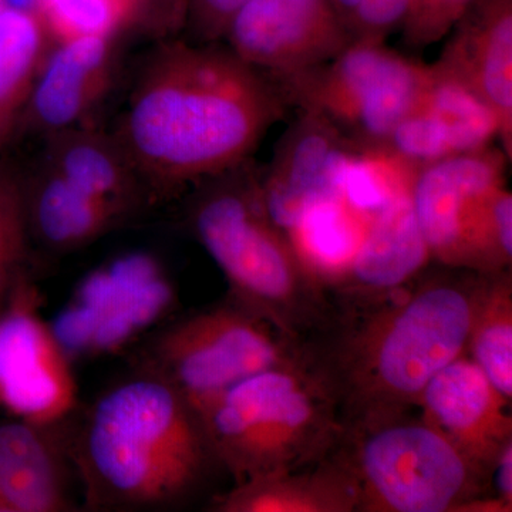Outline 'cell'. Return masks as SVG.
I'll return each mask as SVG.
<instances>
[{
    "label": "cell",
    "instance_id": "4dcf8cb0",
    "mask_svg": "<svg viewBox=\"0 0 512 512\" xmlns=\"http://www.w3.org/2000/svg\"><path fill=\"white\" fill-rule=\"evenodd\" d=\"M249 0H187L184 28L194 43H218Z\"/></svg>",
    "mask_w": 512,
    "mask_h": 512
},
{
    "label": "cell",
    "instance_id": "836d02e7",
    "mask_svg": "<svg viewBox=\"0 0 512 512\" xmlns=\"http://www.w3.org/2000/svg\"><path fill=\"white\" fill-rule=\"evenodd\" d=\"M363 2L365 0H330L339 18L345 23L346 28H348L350 18L355 15L356 10L359 9Z\"/></svg>",
    "mask_w": 512,
    "mask_h": 512
},
{
    "label": "cell",
    "instance_id": "ac0fdd59",
    "mask_svg": "<svg viewBox=\"0 0 512 512\" xmlns=\"http://www.w3.org/2000/svg\"><path fill=\"white\" fill-rule=\"evenodd\" d=\"M43 163L74 187L130 214L150 195L114 134L76 126L45 137Z\"/></svg>",
    "mask_w": 512,
    "mask_h": 512
},
{
    "label": "cell",
    "instance_id": "9c48e42d",
    "mask_svg": "<svg viewBox=\"0 0 512 512\" xmlns=\"http://www.w3.org/2000/svg\"><path fill=\"white\" fill-rule=\"evenodd\" d=\"M39 295L23 278L0 311V410L53 426L76 412L72 367L39 312Z\"/></svg>",
    "mask_w": 512,
    "mask_h": 512
},
{
    "label": "cell",
    "instance_id": "52a82bcc",
    "mask_svg": "<svg viewBox=\"0 0 512 512\" xmlns=\"http://www.w3.org/2000/svg\"><path fill=\"white\" fill-rule=\"evenodd\" d=\"M308 346L228 298L175 320L141 350V372L170 383L194 406L247 377L293 365Z\"/></svg>",
    "mask_w": 512,
    "mask_h": 512
},
{
    "label": "cell",
    "instance_id": "f546056e",
    "mask_svg": "<svg viewBox=\"0 0 512 512\" xmlns=\"http://www.w3.org/2000/svg\"><path fill=\"white\" fill-rule=\"evenodd\" d=\"M473 0H413L402 32L404 45L423 50L444 39Z\"/></svg>",
    "mask_w": 512,
    "mask_h": 512
},
{
    "label": "cell",
    "instance_id": "ffe728a7",
    "mask_svg": "<svg viewBox=\"0 0 512 512\" xmlns=\"http://www.w3.org/2000/svg\"><path fill=\"white\" fill-rule=\"evenodd\" d=\"M214 512H357L355 485L338 457L301 470L256 477L212 498Z\"/></svg>",
    "mask_w": 512,
    "mask_h": 512
},
{
    "label": "cell",
    "instance_id": "7c38bea8",
    "mask_svg": "<svg viewBox=\"0 0 512 512\" xmlns=\"http://www.w3.org/2000/svg\"><path fill=\"white\" fill-rule=\"evenodd\" d=\"M431 424L488 481L512 441L511 400L491 383L467 352L431 377L417 399Z\"/></svg>",
    "mask_w": 512,
    "mask_h": 512
},
{
    "label": "cell",
    "instance_id": "484cf974",
    "mask_svg": "<svg viewBox=\"0 0 512 512\" xmlns=\"http://www.w3.org/2000/svg\"><path fill=\"white\" fill-rule=\"evenodd\" d=\"M512 265V194L501 184L477 201L466 232L467 271L495 272Z\"/></svg>",
    "mask_w": 512,
    "mask_h": 512
},
{
    "label": "cell",
    "instance_id": "4fadbf2b",
    "mask_svg": "<svg viewBox=\"0 0 512 512\" xmlns=\"http://www.w3.org/2000/svg\"><path fill=\"white\" fill-rule=\"evenodd\" d=\"M353 148L316 114L299 110L276 144L271 163L258 170V187L269 218L288 232L306 211L339 197V171Z\"/></svg>",
    "mask_w": 512,
    "mask_h": 512
},
{
    "label": "cell",
    "instance_id": "2e32d148",
    "mask_svg": "<svg viewBox=\"0 0 512 512\" xmlns=\"http://www.w3.org/2000/svg\"><path fill=\"white\" fill-rule=\"evenodd\" d=\"M67 420L53 426L0 419V500L8 512L76 510Z\"/></svg>",
    "mask_w": 512,
    "mask_h": 512
},
{
    "label": "cell",
    "instance_id": "6da1fadb",
    "mask_svg": "<svg viewBox=\"0 0 512 512\" xmlns=\"http://www.w3.org/2000/svg\"><path fill=\"white\" fill-rule=\"evenodd\" d=\"M288 109L274 80L228 46L174 40L144 64L114 136L161 200L247 163Z\"/></svg>",
    "mask_w": 512,
    "mask_h": 512
},
{
    "label": "cell",
    "instance_id": "ba28073f",
    "mask_svg": "<svg viewBox=\"0 0 512 512\" xmlns=\"http://www.w3.org/2000/svg\"><path fill=\"white\" fill-rule=\"evenodd\" d=\"M429 64L386 42H355L298 72L268 74L289 107L328 121L357 148L384 147L397 124L416 109Z\"/></svg>",
    "mask_w": 512,
    "mask_h": 512
},
{
    "label": "cell",
    "instance_id": "e575fe53",
    "mask_svg": "<svg viewBox=\"0 0 512 512\" xmlns=\"http://www.w3.org/2000/svg\"><path fill=\"white\" fill-rule=\"evenodd\" d=\"M174 18L177 20L178 28H184L185 13H187V0H170Z\"/></svg>",
    "mask_w": 512,
    "mask_h": 512
},
{
    "label": "cell",
    "instance_id": "cb8c5ba5",
    "mask_svg": "<svg viewBox=\"0 0 512 512\" xmlns=\"http://www.w3.org/2000/svg\"><path fill=\"white\" fill-rule=\"evenodd\" d=\"M417 168L387 147L353 148L340 165L339 197L370 221L387 204L410 194Z\"/></svg>",
    "mask_w": 512,
    "mask_h": 512
},
{
    "label": "cell",
    "instance_id": "8992f818",
    "mask_svg": "<svg viewBox=\"0 0 512 512\" xmlns=\"http://www.w3.org/2000/svg\"><path fill=\"white\" fill-rule=\"evenodd\" d=\"M332 453L352 478L359 512H457L491 495L467 458L409 412L343 427Z\"/></svg>",
    "mask_w": 512,
    "mask_h": 512
},
{
    "label": "cell",
    "instance_id": "d4e9b609",
    "mask_svg": "<svg viewBox=\"0 0 512 512\" xmlns=\"http://www.w3.org/2000/svg\"><path fill=\"white\" fill-rule=\"evenodd\" d=\"M446 128L454 154L480 150L500 140V123L494 111L466 86L429 64L419 100Z\"/></svg>",
    "mask_w": 512,
    "mask_h": 512
},
{
    "label": "cell",
    "instance_id": "83f0119b",
    "mask_svg": "<svg viewBox=\"0 0 512 512\" xmlns=\"http://www.w3.org/2000/svg\"><path fill=\"white\" fill-rule=\"evenodd\" d=\"M39 15L57 43L83 37H117L133 26L124 0H39Z\"/></svg>",
    "mask_w": 512,
    "mask_h": 512
},
{
    "label": "cell",
    "instance_id": "f1b7e54d",
    "mask_svg": "<svg viewBox=\"0 0 512 512\" xmlns=\"http://www.w3.org/2000/svg\"><path fill=\"white\" fill-rule=\"evenodd\" d=\"M384 147L416 167L454 156L446 128L420 106L397 124Z\"/></svg>",
    "mask_w": 512,
    "mask_h": 512
},
{
    "label": "cell",
    "instance_id": "1f68e13d",
    "mask_svg": "<svg viewBox=\"0 0 512 512\" xmlns=\"http://www.w3.org/2000/svg\"><path fill=\"white\" fill-rule=\"evenodd\" d=\"M124 3L130 10L133 25L143 22V20L161 18L165 20V29L173 30V32L180 30L177 20L174 18L170 0H124Z\"/></svg>",
    "mask_w": 512,
    "mask_h": 512
},
{
    "label": "cell",
    "instance_id": "30bf717a",
    "mask_svg": "<svg viewBox=\"0 0 512 512\" xmlns=\"http://www.w3.org/2000/svg\"><path fill=\"white\" fill-rule=\"evenodd\" d=\"M224 40L266 74L308 69L355 43L330 0H249Z\"/></svg>",
    "mask_w": 512,
    "mask_h": 512
},
{
    "label": "cell",
    "instance_id": "277c9868",
    "mask_svg": "<svg viewBox=\"0 0 512 512\" xmlns=\"http://www.w3.org/2000/svg\"><path fill=\"white\" fill-rule=\"evenodd\" d=\"M187 224L227 279L229 298L299 342L328 325V291L269 218L249 161L192 187Z\"/></svg>",
    "mask_w": 512,
    "mask_h": 512
},
{
    "label": "cell",
    "instance_id": "d6a6232c",
    "mask_svg": "<svg viewBox=\"0 0 512 512\" xmlns=\"http://www.w3.org/2000/svg\"><path fill=\"white\" fill-rule=\"evenodd\" d=\"M490 493L512 505V441L501 451L491 470Z\"/></svg>",
    "mask_w": 512,
    "mask_h": 512
},
{
    "label": "cell",
    "instance_id": "e0dca14e",
    "mask_svg": "<svg viewBox=\"0 0 512 512\" xmlns=\"http://www.w3.org/2000/svg\"><path fill=\"white\" fill-rule=\"evenodd\" d=\"M430 261L410 194H406L370 220L348 272L335 289L342 299L382 295L412 281Z\"/></svg>",
    "mask_w": 512,
    "mask_h": 512
},
{
    "label": "cell",
    "instance_id": "44dd1931",
    "mask_svg": "<svg viewBox=\"0 0 512 512\" xmlns=\"http://www.w3.org/2000/svg\"><path fill=\"white\" fill-rule=\"evenodd\" d=\"M369 222L342 198H333L306 211L286 235L303 266L329 293L348 272Z\"/></svg>",
    "mask_w": 512,
    "mask_h": 512
},
{
    "label": "cell",
    "instance_id": "3957f363",
    "mask_svg": "<svg viewBox=\"0 0 512 512\" xmlns=\"http://www.w3.org/2000/svg\"><path fill=\"white\" fill-rule=\"evenodd\" d=\"M72 417L67 453L87 510H180L225 473L197 407L150 373L137 370Z\"/></svg>",
    "mask_w": 512,
    "mask_h": 512
},
{
    "label": "cell",
    "instance_id": "7402d4cb",
    "mask_svg": "<svg viewBox=\"0 0 512 512\" xmlns=\"http://www.w3.org/2000/svg\"><path fill=\"white\" fill-rule=\"evenodd\" d=\"M50 42L39 13L0 8V143L22 119Z\"/></svg>",
    "mask_w": 512,
    "mask_h": 512
},
{
    "label": "cell",
    "instance_id": "d590c367",
    "mask_svg": "<svg viewBox=\"0 0 512 512\" xmlns=\"http://www.w3.org/2000/svg\"><path fill=\"white\" fill-rule=\"evenodd\" d=\"M0 512H8V508L5 507V504L0 500Z\"/></svg>",
    "mask_w": 512,
    "mask_h": 512
},
{
    "label": "cell",
    "instance_id": "603a6c76",
    "mask_svg": "<svg viewBox=\"0 0 512 512\" xmlns=\"http://www.w3.org/2000/svg\"><path fill=\"white\" fill-rule=\"evenodd\" d=\"M467 353L491 383L512 399L511 269L477 272Z\"/></svg>",
    "mask_w": 512,
    "mask_h": 512
},
{
    "label": "cell",
    "instance_id": "9a60e30c",
    "mask_svg": "<svg viewBox=\"0 0 512 512\" xmlns=\"http://www.w3.org/2000/svg\"><path fill=\"white\" fill-rule=\"evenodd\" d=\"M116 37H83L59 43L37 74L22 120L42 136L83 121L110 92L116 70Z\"/></svg>",
    "mask_w": 512,
    "mask_h": 512
},
{
    "label": "cell",
    "instance_id": "5bb4252c",
    "mask_svg": "<svg viewBox=\"0 0 512 512\" xmlns=\"http://www.w3.org/2000/svg\"><path fill=\"white\" fill-rule=\"evenodd\" d=\"M436 62L494 111L512 160V0H473L448 32Z\"/></svg>",
    "mask_w": 512,
    "mask_h": 512
},
{
    "label": "cell",
    "instance_id": "4316f807",
    "mask_svg": "<svg viewBox=\"0 0 512 512\" xmlns=\"http://www.w3.org/2000/svg\"><path fill=\"white\" fill-rule=\"evenodd\" d=\"M25 180L0 165V311L23 278L30 247Z\"/></svg>",
    "mask_w": 512,
    "mask_h": 512
},
{
    "label": "cell",
    "instance_id": "7a4b0ae2",
    "mask_svg": "<svg viewBox=\"0 0 512 512\" xmlns=\"http://www.w3.org/2000/svg\"><path fill=\"white\" fill-rule=\"evenodd\" d=\"M421 272L393 291L332 309L313 366L329 384L343 427L410 412L431 377L467 352L477 272Z\"/></svg>",
    "mask_w": 512,
    "mask_h": 512
},
{
    "label": "cell",
    "instance_id": "5b68a950",
    "mask_svg": "<svg viewBox=\"0 0 512 512\" xmlns=\"http://www.w3.org/2000/svg\"><path fill=\"white\" fill-rule=\"evenodd\" d=\"M195 407L235 484L319 463L343 434L338 403L311 356L249 376Z\"/></svg>",
    "mask_w": 512,
    "mask_h": 512
},
{
    "label": "cell",
    "instance_id": "d6986e66",
    "mask_svg": "<svg viewBox=\"0 0 512 512\" xmlns=\"http://www.w3.org/2000/svg\"><path fill=\"white\" fill-rule=\"evenodd\" d=\"M25 201L30 239L53 252L86 247L131 215L79 190L45 164L25 180Z\"/></svg>",
    "mask_w": 512,
    "mask_h": 512
},
{
    "label": "cell",
    "instance_id": "8fae6325",
    "mask_svg": "<svg viewBox=\"0 0 512 512\" xmlns=\"http://www.w3.org/2000/svg\"><path fill=\"white\" fill-rule=\"evenodd\" d=\"M503 148H480L421 165L410 200L431 259L447 268L466 269V232L477 201L505 184Z\"/></svg>",
    "mask_w": 512,
    "mask_h": 512
}]
</instances>
